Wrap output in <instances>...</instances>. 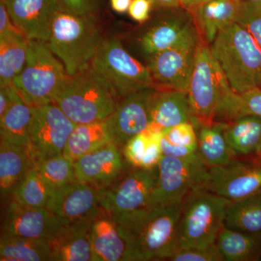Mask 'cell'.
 Masks as SVG:
<instances>
[{
    "mask_svg": "<svg viewBox=\"0 0 261 261\" xmlns=\"http://www.w3.org/2000/svg\"><path fill=\"white\" fill-rule=\"evenodd\" d=\"M208 170L197 152L185 158L163 154L158 165L151 207L182 203L192 192L205 189Z\"/></svg>",
    "mask_w": 261,
    "mask_h": 261,
    "instance_id": "cell-9",
    "label": "cell"
},
{
    "mask_svg": "<svg viewBox=\"0 0 261 261\" xmlns=\"http://www.w3.org/2000/svg\"><path fill=\"white\" fill-rule=\"evenodd\" d=\"M118 99L111 86L92 67L68 75L54 97V102L76 124L107 119Z\"/></svg>",
    "mask_w": 261,
    "mask_h": 261,
    "instance_id": "cell-3",
    "label": "cell"
},
{
    "mask_svg": "<svg viewBox=\"0 0 261 261\" xmlns=\"http://www.w3.org/2000/svg\"><path fill=\"white\" fill-rule=\"evenodd\" d=\"M112 142H115V137L109 118L76 124L68 138L63 154L75 161Z\"/></svg>",
    "mask_w": 261,
    "mask_h": 261,
    "instance_id": "cell-25",
    "label": "cell"
},
{
    "mask_svg": "<svg viewBox=\"0 0 261 261\" xmlns=\"http://www.w3.org/2000/svg\"><path fill=\"white\" fill-rule=\"evenodd\" d=\"M259 153H260V152H259Z\"/></svg>",
    "mask_w": 261,
    "mask_h": 261,
    "instance_id": "cell-50",
    "label": "cell"
},
{
    "mask_svg": "<svg viewBox=\"0 0 261 261\" xmlns=\"http://www.w3.org/2000/svg\"><path fill=\"white\" fill-rule=\"evenodd\" d=\"M73 163L77 181L98 190L111 186L125 170L123 154L115 142L82 156Z\"/></svg>",
    "mask_w": 261,
    "mask_h": 261,
    "instance_id": "cell-17",
    "label": "cell"
},
{
    "mask_svg": "<svg viewBox=\"0 0 261 261\" xmlns=\"http://www.w3.org/2000/svg\"><path fill=\"white\" fill-rule=\"evenodd\" d=\"M68 76L64 65L47 42L29 40L27 63L13 84L24 102L37 107L54 102L57 92Z\"/></svg>",
    "mask_w": 261,
    "mask_h": 261,
    "instance_id": "cell-7",
    "label": "cell"
},
{
    "mask_svg": "<svg viewBox=\"0 0 261 261\" xmlns=\"http://www.w3.org/2000/svg\"><path fill=\"white\" fill-rule=\"evenodd\" d=\"M182 203L149 207L118 221L132 261L170 260L178 252Z\"/></svg>",
    "mask_w": 261,
    "mask_h": 261,
    "instance_id": "cell-1",
    "label": "cell"
},
{
    "mask_svg": "<svg viewBox=\"0 0 261 261\" xmlns=\"http://www.w3.org/2000/svg\"><path fill=\"white\" fill-rule=\"evenodd\" d=\"M169 260L224 261L216 244L205 249H187L179 250Z\"/></svg>",
    "mask_w": 261,
    "mask_h": 261,
    "instance_id": "cell-39",
    "label": "cell"
},
{
    "mask_svg": "<svg viewBox=\"0 0 261 261\" xmlns=\"http://www.w3.org/2000/svg\"><path fill=\"white\" fill-rule=\"evenodd\" d=\"M16 29L12 21L6 5L1 0L0 3V37Z\"/></svg>",
    "mask_w": 261,
    "mask_h": 261,
    "instance_id": "cell-44",
    "label": "cell"
},
{
    "mask_svg": "<svg viewBox=\"0 0 261 261\" xmlns=\"http://www.w3.org/2000/svg\"><path fill=\"white\" fill-rule=\"evenodd\" d=\"M34 107L20 99L0 118V140L18 146H30Z\"/></svg>",
    "mask_w": 261,
    "mask_h": 261,
    "instance_id": "cell-30",
    "label": "cell"
},
{
    "mask_svg": "<svg viewBox=\"0 0 261 261\" xmlns=\"http://www.w3.org/2000/svg\"><path fill=\"white\" fill-rule=\"evenodd\" d=\"M46 207L62 225L91 221L102 210L99 190L76 180L53 190Z\"/></svg>",
    "mask_w": 261,
    "mask_h": 261,
    "instance_id": "cell-14",
    "label": "cell"
},
{
    "mask_svg": "<svg viewBox=\"0 0 261 261\" xmlns=\"http://www.w3.org/2000/svg\"><path fill=\"white\" fill-rule=\"evenodd\" d=\"M235 93L210 47L198 41L195 68L187 91L191 121L202 124L216 123Z\"/></svg>",
    "mask_w": 261,
    "mask_h": 261,
    "instance_id": "cell-5",
    "label": "cell"
},
{
    "mask_svg": "<svg viewBox=\"0 0 261 261\" xmlns=\"http://www.w3.org/2000/svg\"><path fill=\"white\" fill-rule=\"evenodd\" d=\"M243 0H210L195 8V20L206 43L212 44L219 33L237 23Z\"/></svg>",
    "mask_w": 261,
    "mask_h": 261,
    "instance_id": "cell-24",
    "label": "cell"
},
{
    "mask_svg": "<svg viewBox=\"0 0 261 261\" xmlns=\"http://www.w3.org/2000/svg\"><path fill=\"white\" fill-rule=\"evenodd\" d=\"M112 9L118 13H124L129 9L132 0H110Z\"/></svg>",
    "mask_w": 261,
    "mask_h": 261,
    "instance_id": "cell-45",
    "label": "cell"
},
{
    "mask_svg": "<svg viewBox=\"0 0 261 261\" xmlns=\"http://www.w3.org/2000/svg\"><path fill=\"white\" fill-rule=\"evenodd\" d=\"M29 39L18 29L0 37V86L13 84L23 69Z\"/></svg>",
    "mask_w": 261,
    "mask_h": 261,
    "instance_id": "cell-28",
    "label": "cell"
},
{
    "mask_svg": "<svg viewBox=\"0 0 261 261\" xmlns=\"http://www.w3.org/2000/svg\"><path fill=\"white\" fill-rule=\"evenodd\" d=\"M1 261H51L48 240L19 238L1 233Z\"/></svg>",
    "mask_w": 261,
    "mask_h": 261,
    "instance_id": "cell-31",
    "label": "cell"
},
{
    "mask_svg": "<svg viewBox=\"0 0 261 261\" xmlns=\"http://www.w3.org/2000/svg\"><path fill=\"white\" fill-rule=\"evenodd\" d=\"M197 35L190 20L169 18L151 27L140 39L142 51L150 57L177 46Z\"/></svg>",
    "mask_w": 261,
    "mask_h": 261,
    "instance_id": "cell-23",
    "label": "cell"
},
{
    "mask_svg": "<svg viewBox=\"0 0 261 261\" xmlns=\"http://www.w3.org/2000/svg\"><path fill=\"white\" fill-rule=\"evenodd\" d=\"M111 86L118 99L147 88H154L150 72L116 39L102 41L91 65Z\"/></svg>",
    "mask_w": 261,
    "mask_h": 261,
    "instance_id": "cell-8",
    "label": "cell"
},
{
    "mask_svg": "<svg viewBox=\"0 0 261 261\" xmlns=\"http://www.w3.org/2000/svg\"><path fill=\"white\" fill-rule=\"evenodd\" d=\"M231 202L205 189H199L187 196L182 204L178 251L205 249L215 245Z\"/></svg>",
    "mask_w": 261,
    "mask_h": 261,
    "instance_id": "cell-6",
    "label": "cell"
},
{
    "mask_svg": "<svg viewBox=\"0 0 261 261\" xmlns=\"http://www.w3.org/2000/svg\"><path fill=\"white\" fill-rule=\"evenodd\" d=\"M75 126L54 102L34 107L29 147L36 162L63 154Z\"/></svg>",
    "mask_w": 261,
    "mask_h": 261,
    "instance_id": "cell-11",
    "label": "cell"
},
{
    "mask_svg": "<svg viewBox=\"0 0 261 261\" xmlns=\"http://www.w3.org/2000/svg\"><path fill=\"white\" fill-rule=\"evenodd\" d=\"M198 41L196 35L176 47L149 57L147 68L154 82L166 89L187 92Z\"/></svg>",
    "mask_w": 261,
    "mask_h": 261,
    "instance_id": "cell-13",
    "label": "cell"
},
{
    "mask_svg": "<svg viewBox=\"0 0 261 261\" xmlns=\"http://www.w3.org/2000/svg\"><path fill=\"white\" fill-rule=\"evenodd\" d=\"M12 21L29 40L48 42L57 13L63 8L60 0H2Z\"/></svg>",
    "mask_w": 261,
    "mask_h": 261,
    "instance_id": "cell-16",
    "label": "cell"
},
{
    "mask_svg": "<svg viewBox=\"0 0 261 261\" xmlns=\"http://www.w3.org/2000/svg\"><path fill=\"white\" fill-rule=\"evenodd\" d=\"M53 192L40 173L34 167L15 187L10 200L32 207H46Z\"/></svg>",
    "mask_w": 261,
    "mask_h": 261,
    "instance_id": "cell-34",
    "label": "cell"
},
{
    "mask_svg": "<svg viewBox=\"0 0 261 261\" xmlns=\"http://www.w3.org/2000/svg\"><path fill=\"white\" fill-rule=\"evenodd\" d=\"M154 88H147L128 94L118 101L109 117L115 143L124 146L132 137L148 130L150 125L149 99Z\"/></svg>",
    "mask_w": 261,
    "mask_h": 261,
    "instance_id": "cell-18",
    "label": "cell"
},
{
    "mask_svg": "<svg viewBox=\"0 0 261 261\" xmlns=\"http://www.w3.org/2000/svg\"><path fill=\"white\" fill-rule=\"evenodd\" d=\"M63 8L75 14L92 16L97 7V0H60Z\"/></svg>",
    "mask_w": 261,
    "mask_h": 261,
    "instance_id": "cell-41",
    "label": "cell"
},
{
    "mask_svg": "<svg viewBox=\"0 0 261 261\" xmlns=\"http://www.w3.org/2000/svg\"><path fill=\"white\" fill-rule=\"evenodd\" d=\"M205 190L235 202L261 192V161L234 159L224 166L209 168Z\"/></svg>",
    "mask_w": 261,
    "mask_h": 261,
    "instance_id": "cell-12",
    "label": "cell"
},
{
    "mask_svg": "<svg viewBox=\"0 0 261 261\" xmlns=\"http://www.w3.org/2000/svg\"><path fill=\"white\" fill-rule=\"evenodd\" d=\"M91 221L63 225L59 228L48 240L53 260L93 261L90 240Z\"/></svg>",
    "mask_w": 261,
    "mask_h": 261,
    "instance_id": "cell-21",
    "label": "cell"
},
{
    "mask_svg": "<svg viewBox=\"0 0 261 261\" xmlns=\"http://www.w3.org/2000/svg\"><path fill=\"white\" fill-rule=\"evenodd\" d=\"M260 88H261V87H260Z\"/></svg>",
    "mask_w": 261,
    "mask_h": 261,
    "instance_id": "cell-51",
    "label": "cell"
},
{
    "mask_svg": "<svg viewBox=\"0 0 261 261\" xmlns=\"http://www.w3.org/2000/svg\"><path fill=\"white\" fill-rule=\"evenodd\" d=\"M147 130L132 137L123 146V154L128 164L134 168H140L141 163L148 144Z\"/></svg>",
    "mask_w": 261,
    "mask_h": 261,
    "instance_id": "cell-38",
    "label": "cell"
},
{
    "mask_svg": "<svg viewBox=\"0 0 261 261\" xmlns=\"http://www.w3.org/2000/svg\"><path fill=\"white\" fill-rule=\"evenodd\" d=\"M21 99L13 84L0 86V118L4 116L8 108Z\"/></svg>",
    "mask_w": 261,
    "mask_h": 261,
    "instance_id": "cell-43",
    "label": "cell"
},
{
    "mask_svg": "<svg viewBox=\"0 0 261 261\" xmlns=\"http://www.w3.org/2000/svg\"><path fill=\"white\" fill-rule=\"evenodd\" d=\"M158 177V166L135 168L111 186L99 190L101 207L116 221L151 207Z\"/></svg>",
    "mask_w": 261,
    "mask_h": 261,
    "instance_id": "cell-10",
    "label": "cell"
},
{
    "mask_svg": "<svg viewBox=\"0 0 261 261\" xmlns=\"http://www.w3.org/2000/svg\"><path fill=\"white\" fill-rule=\"evenodd\" d=\"M258 156H259V157H260V159H261V150H260V153H259V154H258Z\"/></svg>",
    "mask_w": 261,
    "mask_h": 261,
    "instance_id": "cell-49",
    "label": "cell"
},
{
    "mask_svg": "<svg viewBox=\"0 0 261 261\" xmlns=\"http://www.w3.org/2000/svg\"><path fill=\"white\" fill-rule=\"evenodd\" d=\"M147 132L149 134L148 144L140 168L151 169L157 167L163 154L161 145V132Z\"/></svg>",
    "mask_w": 261,
    "mask_h": 261,
    "instance_id": "cell-40",
    "label": "cell"
},
{
    "mask_svg": "<svg viewBox=\"0 0 261 261\" xmlns=\"http://www.w3.org/2000/svg\"><path fill=\"white\" fill-rule=\"evenodd\" d=\"M245 2H261V0H243Z\"/></svg>",
    "mask_w": 261,
    "mask_h": 261,
    "instance_id": "cell-48",
    "label": "cell"
},
{
    "mask_svg": "<svg viewBox=\"0 0 261 261\" xmlns=\"http://www.w3.org/2000/svg\"><path fill=\"white\" fill-rule=\"evenodd\" d=\"M211 50L235 92L261 87V48L238 23L221 30Z\"/></svg>",
    "mask_w": 261,
    "mask_h": 261,
    "instance_id": "cell-2",
    "label": "cell"
},
{
    "mask_svg": "<svg viewBox=\"0 0 261 261\" xmlns=\"http://www.w3.org/2000/svg\"><path fill=\"white\" fill-rule=\"evenodd\" d=\"M197 133V154L208 168L224 166L236 159L226 143L224 124L214 123L202 124L191 121Z\"/></svg>",
    "mask_w": 261,
    "mask_h": 261,
    "instance_id": "cell-27",
    "label": "cell"
},
{
    "mask_svg": "<svg viewBox=\"0 0 261 261\" xmlns=\"http://www.w3.org/2000/svg\"><path fill=\"white\" fill-rule=\"evenodd\" d=\"M154 4L161 5L167 8H177L181 6L180 0H152Z\"/></svg>",
    "mask_w": 261,
    "mask_h": 261,
    "instance_id": "cell-46",
    "label": "cell"
},
{
    "mask_svg": "<svg viewBox=\"0 0 261 261\" xmlns=\"http://www.w3.org/2000/svg\"><path fill=\"white\" fill-rule=\"evenodd\" d=\"M149 132H162L184 122L191 121L188 94L184 91L154 89L149 99Z\"/></svg>",
    "mask_w": 261,
    "mask_h": 261,
    "instance_id": "cell-20",
    "label": "cell"
},
{
    "mask_svg": "<svg viewBox=\"0 0 261 261\" xmlns=\"http://www.w3.org/2000/svg\"><path fill=\"white\" fill-rule=\"evenodd\" d=\"M63 225L47 207H32L10 200L2 221V233L34 239L50 240Z\"/></svg>",
    "mask_w": 261,
    "mask_h": 261,
    "instance_id": "cell-15",
    "label": "cell"
},
{
    "mask_svg": "<svg viewBox=\"0 0 261 261\" xmlns=\"http://www.w3.org/2000/svg\"><path fill=\"white\" fill-rule=\"evenodd\" d=\"M102 40L92 16L62 8L57 13L47 44L68 75L88 69Z\"/></svg>",
    "mask_w": 261,
    "mask_h": 261,
    "instance_id": "cell-4",
    "label": "cell"
},
{
    "mask_svg": "<svg viewBox=\"0 0 261 261\" xmlns=\"http://www.w3.org/2000/svg\"><path fill=\"white\" fill-rule=\"evenodd\" d=\"M153 2L152 0H132L128 10L130 18L139 23H144L149 18Z\"/></svg>",
    "mask_w": 261,
    "mask_h": 261,
    "instance_id": "cell-42",
    "label": "cell"
},
{
    "mask_svg": "<svg viewBox=\"0 0 261 261\" xmlns=\"http://www.w3.org/2000/svg\"><path fill=\"white\" fill-rule=\"evenodd\" d=\"M164 155L185 158L197 152V133L192 121L184 122L161 132Z\"/></svg>",
    "mask_w": 261,
    "mask_h": 261,
    "instance_id": "cell-33",
    "label": "cell"
},
{
    "mask_svg": "<svg viewBox=\"0 0 261 261\" xmlns=\"http://www.w3.org/2000/svg\"><path fill=\"white\" fill-rule=\"evenodd\" d=\"M90 240L93 261H132L119 223L102 209L91 221Z\"/></svg>",
    "mask_w": 261,
    "mask_h": 261,
    "instance_id": "cell-19",
    "label": "cell"
},
{
    "mask_svg": "<svg viewBox=\"0 0 261 261\" xmlns=\"http://www.w3.org/2000/svg\"><path fill=\"white\" fill-rule=\"evenodd\" d=\"M237 23L247 31L261 48V2H242Z\"/></svg>",
    "mask_w": 261,
    "mask_h": 261,
    "instance_id": "cell-37",
    "label": "cell"
},
{
    "mask_svg": "<svg viewBox=\"0 0 261 261\" xmlns=\"http://www.w3.org/2000/svg\"><path fill=\"white\" fill-rule=\"evenodd\" d=\"M256 116L261 118V88L257 87L237 93L226 116V123L238 117Z\"/></svg>",
    "mask_w": 261,
    "mask_h": 261,
    "instance_id": "cell-36",
    "label": "cell"
},
{
    "mask_svg": "<svg viewBox=\"0 0 261 261\" xmlns=\"http://www.w3.org/2000/svg\"><path fill=\"white\" fill-rule=\"evenodd\" d=\"M224 226L241 232L261 233V192L231 202L226 211Z\"/></svg>",
    "mask_w": 261,
    "mask_h": 261,
    "instance_id": "cell-32",
    "label": "cell"
},
{
    "mask_svg": "<svg viewBox=\"0 0 261 261\" xmlns=\"http://www.w3.org/2000/svg\"><path fill=\"white\" fill-rule=\"evenodd\" d=\"M36 168L53 190L76 181L74 163L63 154L42 160Z\"/></svg>",
    "mask_w": 261,
    "mask_h": 261,
    "instance_id": "cell-35",
    "label": "cell"
},
{
    "mask_svg": "<svg viewBox=\"0 0 261 261\" xmlns=\"http://www.w3.org/2000/svg\"><path fill=\"white\" fill-rule=\"evenodd\" d=\"M223 124L226 143L235 157L258 155L261 150L260 117L240 116Z\"/></svg>",
    "mask_w": 261,
    "mask_h": 261,
    "instance_id": "cell-26",
    "label": "cell"
},
{
    "mask_svg": "<svg viewBox=\"0 0 261 261\" xmlns=\"http://www.w3.org/2000/svg\"><path fill=\"white\" fill-rule=\"evenodd\" d=\"M30 147L18 146L0 140V194L9 197L15 187L36 166Z\"/></svg>",
    "mask_w": 261,
    "mask_h": 261,
    "instance_id": "cell-22",
    "label": "cell"
},
{
    "mask_svg": "<svg viewBox=\"0 0 261 261\" xmlns=\"http://www.w3.org/2000/svg\"><path fill=\"white\" fill-rule=\"evenodd\" d=\"M210 0H180L181 6L189 9H195L199 5L207 3Z\"/></svg>",
    "mask_w": 261,
    "mask_h": 261,
    "instance_id": "cell-47",
    "label": "cell"
},
{
    "mask_svg": "<svg viewBox=\"0 0 261 261\" xmlns=\"http://www.w3.org/2000/svg\"><path fill=\"white\" fill-rule=\"evenodd\" d=\"M216 245L225 261L261 260V233H247L221 228Z\"/></svg>",
    "mask_w": 261,
    "mask_h": 261,
    "instance_id": "cell-29",
    "label": "cell"
}]
</instances>
